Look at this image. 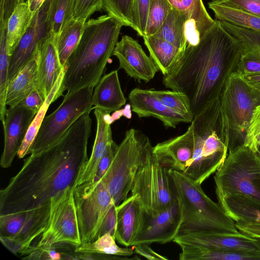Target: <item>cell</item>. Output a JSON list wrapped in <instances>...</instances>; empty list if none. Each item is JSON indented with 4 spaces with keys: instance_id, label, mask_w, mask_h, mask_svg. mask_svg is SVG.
I'll return each mask as SVG.
<instances>
[{
    "instance_id": "obj_1",
    "label": "cell",
    "mask_w": 260,
    "mask_h": 260,
    "mask_svg": "<svg viewBox=\"0 0 260 260\" xmlns=\"http://www.w3.org/2000/svg\"><path fill=\"white\" fill-rule=\"evenodd\" d=\"M89 113L78 117L55 144L24 160L21 170L0 191V215L33 209L74 187L88 160Z\"/></svg>"
},
{
    "instance_id": "obj_2",
    "label": "cell",
    "mask_w": 260,
    "mask_h": 260,
    "mask_svg": "<svg viewBox=\"0 0 260 260\" xmlns=\"http://www.w3.org/2000/svg\"><path fill=\"white\" fill-rule=\"evenodd\" d=\"M244 48L219 20L195 45H187L179 60L162 78L164 86L185 94L193 118L219 98L237 71Z\"/></svg>"
},
{
    "instance_id": "obj_3",
    "label": "cell",
    "mask_w": 260,
    "mask_h": 260,
    "mask_svg": "<svg viewBox=\"0 0 260 260\" xmlns=\"http://www.w3.org/2000/svg\"><path fill=\"white\" fill-rule=\"evenodd\" d=\"M123 26L118 19L108 14L85 22L79 42L64 66L58 98L63 95L65 91L95 87L113 55Z\"/></svg>"
},
{
    "instance_id": "obj_4",
    "label": "cell",
    "mask_w": 260,
    "mask_h": 260,
    "mask_svg": "<svg viewBox=\"0 0 260 260\" xmlns=\"http://www.w3.org/2000/svg\"><path fill=\"white\" fill-rule=\"evenodd\" d=\"M194 137L192 156L183 172L202 184L215 173L228 153L229 133L217 98L196 115L190 124Z\"/></svg>"
},
{
    "instance_id": "obj_5",
    "label": "cell",
    "mask_w": 260,
    "mask_h": 260,
    "mask_svg": "<svg viewBox=\"0 0 260 260\" xmlns=\"http://www.w3.org/2000/svg\"><path fill=\"white\" fill-rule=\"evenodd\" d=\"M181 216L179 234L198 232L238 233L220 205L183 172L169 170Z\"/></svg>"
},
{
    "instance_id": "obj_6",
    "label": "cell",
    "mask_w": 260,
    "mask_h": 260,
    "mask_svg": "<svg viewBox=\"0 0 260 260\" xmlns=\"http://www.w3.org/2000/svg\"><path fill=\"white\" fill-rule=\"evenodd\" d=\"M153 147L142 132L135 128L126 132L109 168L100 179L116 206L128 197L135 177Z\"/></svg>"
},
{
    "instance_id": "obj_7",
    "label": "cell",
    "mask_w": 260,
    "mask_h": 260,
    "mask_svg": "<svg viewBox=\"0 0 260 260\" xmlns=\"http://www.w3.org/2000/svg\"><path fill=\"white\" fill-rule=\"evenodd\" d=\"M214 179L217 200L241 195L260 204V152L243 145L229 152Z\"/></svg>"
},
{
    "instance_id": "obj_8",
    "label": "cell",
    "mask_w": 260,
    "mask_h": 260,
    "mask_svg": "<svg viewBox=\"0 0 260 260\" xmlns=\"http://www.w3.org/2000/svg\"><path fill=\"white\" fill-rule=\"evenodd\" d=\"M219 98L229 133V153L244 145L253 111L260 104V93L236 71L228 79Z\"/></svg>"
},
{
    "instance_id": "obj_9",
    "label": "cell",
    "mask_w": 260,
    "mask_h": 260,
    "mask_svg": "<svg viewBox=\"0 0 260 260\" xmlns=\"http://www.w3.org/2000/svg\"><path fill=\"white\" fill-rule=\"evenodd\" d=\"M153 149L138 170L131 190L149 214H157L177 202L169 169L160 162Z\"/></svg>"
},
{
    "instance_id": "obj_10",
    "label": "cell",
    "mask_w": 260,
    "mask_h": 260,
    "mask_svg": "<svg viewBox=\"0 0 260 260\" xmlns=\"http://www.w3.org/2000/svg\"><path fill=\"white\" fill-rule=\"evenodd\" d=\"M58 244H68L75 247L81 244L73 186L66 188L50 199L47 226L24 255Z\"/></svg>"
},
{
    "instance_id": "obj_11",
    "label": "cell",
    "mask_w": 260,
    "mask_h": 260,
    "mask_svg": "<svg viewBox=\"0 0 260 260\" xmlns=\"http://www.w3.org/2000/svg\"><path fill=\"white\" fill-rule=\"evenodd\" d=\"M93 91L87 87L63 95L59 106L45 116L29 154H37L55 144L78 117L94 109L91 102Z\"/></svg>"
},
{
    "instance_id": "obj_12",
    "label": "cell",
    "mask_w": 260,
    "mask_h": 260,
    "mask_svg": "<svg viewBox=\"0 0 260 260\" xmlns=\"http://www.w3.org/2000/svg\"><path fill=\"white\" fill-rule=\"evenodd\" d=\"M74 196L81 244L93 242L115 203L100 180L74 187Z\"/></svg>"
},
{
    "instance_id": "obj_13",
    "label": "cell",
    "mask_w": 260,
    "mask_h": 260,
    "mask_svg": "<svg viewBox=\"0 0 260 260\" xmlns=\"http://www.w3.org/2000/svg\"><path fill=\"white\" fill-rule=\"evenodd\" d=\"M47 9L45 0L36 12L30 26L10 56L8 84L29 61L36 57L40 44L51 35Z\"/></svg>"
},
{
    "instance_id": "obj_14",
    "label": "cell",
    "mask_w": 260,
    "mask_h": 260,
    "mask_svg": "<svg viewBox=\"0 0 260 260\" xmlns=\"http://www.w3.org/2000/svg\"><path fill=\"white\" fill-rule=\"evenodd\" d=\"M177 244L187 243L216 250H236L260 255V247L254 238L240 232H190L177 235L173 241Z\"/></svg>"
},
{
    "instance_id": "obj_15",
    "label": "cell",
    "mask_w": 260,
    "mask_h": 260,
    "mask_svg": "<svg viewBox=\"0 0 260 260\" xmlns=\"http://www.w3.org/2000/svg\"><path fill=\"white\" fill-rule=\"evenodd\" d=\"M181 216L177 201L155 214H145L143 228L132 246L173 241L179 234Z\"/></svg>"
},
{
    "instance_id": "obj_16",
    "label": "cell",
    "mask_w": 260,
    "mask_h": 260,
    "mask_svg": "<svg viewBox=\"0 0 260 260\" xmlns=\"http://www.w3.org/2000/svg\"><path fill=\"white\" fill-rule=\"evenodd\" d=\"M113 55L118 60L119 68L139 82H149L159 70L138 42L127 35L117 43Z\"/></svg>"
},
{
    "instance_id": "obj_17",
    "label": "cell",
    "mask_w": 260,
    "mask_h": 260,
    "mask_svg": "<svg viewBox=\"0 0 260 260\" xmlns=\"http://www.w3.org/2000/svg\"><path fill=\"white\" fill-rule=\"evenodd\" d=\"M36 114L20 105L7 109L3 123L4 145L0 162L2 168L11 166Z\"/></svg>"
},
{
    "instance_id": "obj_18",
    "label": "cell",
    "mask_w": 260,
    "mask_h": 260,
    "mask_svg": "<svg viewBox=\"0 0 260 260\" xmlns=\"http://www.w3.org/2000/svg\"><path fill=\"white\" fill-rule=\"evenodd\" d=\"M128 100L132 110L139 118L153 117L160 120L166 127L176 128L180 123H191L192 118L166 106L150 89L135 88Z\"/></svg>"
},
{
    "instance_id": "obj_19",
    "label": "cell",
    "mask_w": 260,
    "mask_h": 260,
    "mask_svg": "<svg viewBox=\"0 0 260 260\" xmlns=\"http://www.w3.org/2000/svg\"><path fill=\"white\" fill-rule=\"evenodd\" d=\"M50 207V201L26 211V218L21 231L12 237H0L2 244L15 254L24 255L46 230L49 218Z\"/></svg>"
},
{
    "instance_id": "obj_20",
    "label": "cell",
    "mask_w": 260,
    "mask_h": 260,
    "mask_svg": "<svg viewBox=\"0 0 260 260\" xmlns=\"http://www.w3.org/2000/svg\"><path fill=\"white\" fill-rule=\"evenodd\" d=\"M116 241L125 246H132L141 232L146 212L137 195L131 194L116 206Z\"/></svg>"
},
{
    "instance_id": "obj_21",
    "label": "cell",
    "mask_w": 260,
    "mask_h": 260,
    "mask_svg": "<svg viewBox=\"0 0 260 260\" xmlns=\"http://www.w3.org/2000/svg\"><path fill=\"white\" fill-rule=\"evenodd\" d=\"M194 151V137L191 126L183 134L157 143L153 152L160 162L169 169L183 172Z\"/></svg>"
},
{
    "instance_id": "obj_22",
    "label": "cell",
    "mask_w": 260,
    "mask_h": 260,
    "mask_svg": "<svg viewBox=\"0 0 260 260\" xmlns=\"http://www.w3.org/2000/svg\"><path fill=\"white\" fill-rule=\"evenodd\" d=\"M36 58L38 88L46 99L64 67L60 62L55 38L52 34L40 45Z\"/></svg>"
},
{
    "instance_id": "obj_23",
    "label": "cell",
    "mask_w": 260,
    "mask_h": 260,
    "mask_svg": "<svg viewBox=\"0 0 260 260\" xmlns=\"http://www.w3.org/2000/svg\"><path fill=\"white\" fill-rule=\"evenodd\" d=\"M173 7L186 15L187 45H195L215 22L202 0H169Z\"/></svg>"
},
{
    "instance_id": "obj_24",
    "label": "cell",
    "mask_w": 260,
    "mask_h": 260,
    "mask_svg": "<svg viewBox=\"0 0 260 260\" xmlns=\"http://www.w3.org/2000/svg\"><path fill=\"white\" fill-rule=\"evenodd\" d=\"M106 112L99 108H94L96 132L91 154L74 187L82 183L94 181L100 161L109 144L113 141L111 124L105 118Z\"/></svg>"
},
{
    "instance_id": "obj_25",
    "label": "cell",
    "mask_w": 260,
    "mask_h": 260,
    "mask_svg": "<svg viewBox=\"0 0 260 260\" xmlns=\"http://www.w3.org/2000/svg\"><path fill=\"white\" fill-rule=\"evenodd\" d=\"M94 108L109 113L120 109L126 103L117 70H113L101 77L95 86L91 98Z\"/></svg>"
},
{
    "instance_id": "obj_26",
    "label": "cell",
    "mask_w": 260,
    "mask_h": 260,
    "mask_svg": "<svg viewBox=\"0 0 260 260\" xmlns=\"http://www.w3.org/2000/svg\"><path fill=\"white\" fill-rule=\"evenodd\" d=\"M37 88V63L35 57L9 83L5 96L6 106L9 108L17 106Z\"/></svg>"
},
{
    "instance_id": "obj_27",
    "label": "cell",
    "mask_w": 260,
    "mask_h": 260,
    "mask_svg": "<svg viewBox=\"0 0 260 260\" xmlns=\"http://www.w3.org/2000/svg\"><path fill=\"white\" fill-rule=\"evenodd\" d=\"M218 204L235 222L260 223V204L241 195L218 199Z\"/></svg>"
},
{
    "instance_id": "obj_28",
    "label": "cell",
    "mask_w": 260,
    "mask_h": 260,
    "mask_svg": "<svg viewBox=\"0 0 260 260\" xmlns=\"http://www.w3.org/2000/svg\"><path fill=\"white\" fill-rule=\"evenodd\" d=\"M180 260H260V255L236 250H216L200 246L178 243Z\"/></svg>"
},
{
    "instance_id": "obj_29",
    "label": "cell",
    "mask_w": 260,
    "mask_h": 260,
    "mask_svg": "<svg viewBox=\"0 0 260 260\" xmlns=\"http://www.w3.org/2000/svg\"><path fill=\"white\" fill-rule=\"evenodd\" d=\"M150 58L163 75L168 74L181 58L183 51L172 44L154 36L143 37Z\"/></svg>"
},
{
    "instance_id": "obj_30",
    "label": "cell",
    "mask_w": 260,
    "mask_h": 260,
    "mask_svg": "<svg viewBox=\"0 0 260 260\" xmlns=\"http://www.w3.org/2000/svg\"><path fill=\"white\" fill-rule=\"evenodd\" d=\"M36 12H32L27 1L18 4L6 23V45L10 56L30 26Z\"/></svg>"
},
{
    "instance_id": "obj_31",
    "label": "cell",
    "mask_w": 260,
    "mask_h": 260,
    "mask_svg": "<svg viewBox=\"0 0 260 260\" xmlns=\"http://www.w3.org/2000/svg\"><path fill=\"white\" fill-rule=\"evenodd\" d=\"M186 22L187 17L185 14L173 7L162 25L153 36L184 51L187 45Z\"/></svg>"
},
{
    "instance_id": "obj_32",
    "label": "cell",
    "mask_w": 260,
    "mask_h": 260,
    "mask_svg": "<svg viewBox=\"0 0 260 260\" xmlns=\"http://www.w3.org/2000/svg\"><path fill=\"white\" fill-rule=\"evenodd\" d=\"M208 7L213 12L217 20L260 32V16L230 6L220 0H212L208 3Z\"/></svg>"
},
{
    "instance_id": "obj_33",
    "label": "cell",
    "mask_w": 260,
    "mask_h": 260,
    "mask_svg": "<svg viewBox=\"0 0 260 260\" xmlns=\"http://www.w3.org/2000/svg\"><path fill=\"white\" fill-rule=\"evenodd\" d=\"M63 74L64 67L57 81L46 98L45 103L36 114L28 128L25 138L17 155L19 158H22L29 154L30 149L40 129L49 106L52 103L58 99L57 92L60 86Z\"/></svg>"
},
{
    "instance_id": "obj_34",
    "label": "cell",
    "mask_w": 260,
    "mask_h": 260,
    "mask_svg": "<svg viewBox=\"0 0 260 260\" xmlns=\"http://www.w3.org/2000/svg\"><path fill=\"white\" fill-rule=\"evenodd\" d=\"M85 22L73 19L55 39L59 59L64 67L82 36Z\"/></svg>"
},
{
    "instance_id": "obj_35",
    "label": "cell",
    "mask_w": 260,
    "mask_h": 260,
    "mask_svg": "<svg viewBox=\"0 0 260 260\" xmlns=\"http://www.w3.org/2000/svg\"><path fill=\"white\" fill-rule=\"evenodd\" d=\"M47 17L51 32L56 39L73 19L74 0H46Z\"/></svg>"
},
{
    "instance_id": "obj_36",
    "label": "cell",
    "mask_w": 260,
    "mask_h": 260,
    "mask_svg": "<svg viewBox=\"0 0 260 260\" xmlns=\"http://www.w3.org/2000/svg\"><path fill=\"white\" fill-rule=\"evenodd\" d=\"M75 252L97 253L120 256H132L135 254L134 248H121L116 243L115 237L107 233L91 242L75 247Z\"/></svg>"
},
{
    "instance_id": "obj_37",
    "label": "cell",
    "mask_w": 260,
    "mask_h": 260,
    "mask_svg": "<svg viewBox=\"0 0 260 260\" xmlns=\"http://www.w3.org/2000/svg\"><path fill=\"white\" fill-rule=\"evenodd\" d=\"M9 60L6 45V26L0 23V119L2 123L7 110L5 96L8 85Z\"/></svg>"
},
{
    "instance_id": "obj_38",
    "label": "cell",
    "mask_w": 260,
    "mask_h": 260,
    "mask_svg": "<svg viewBox=\"0 0 260 260\" xmlns=\"http://www.w3.org/2000/svg\"><path fill=\"white\" fill-rule=\"evenodd\" d=\"M172 8L169 0H150L144 36L154 35L162 25Z\"/></svg>"
},
{
    "instance_id": "obj_39",
    "label": "cell",
    "mask_w": 260,
    "mask_h": 260,
    "mask_svg": "<svg viewBox=\"0 0 260 260\" xmlns=\"http://www.w3.org/2000/svg\"><path fill=\"white\" fill-rule=\"evenodd\" d=\"M220 22L227 31L242 43L244 53L260 57V32L238 27L224 21Z\"/></svg>"
},
{
    "instance_id": "obj_40",
    "label": "cell",
    "mask_w": 260,
    "mask_h": 260,
    "mask_svg": "<svg viewBox=\"0 0 260 260\" xmlns=\"http://www.w3.org/2000/svg\"><path fill=\"white\" fill-rule=\"evenodd\" d=\"M134 2V0H103V10L118 19L123 26L135 30Z\"/></svg>"
},
{
    "instance_id": "obj_41",
    "label": "cell",
    "mask_w": 260,
    "mask_h": 260,
    "mask_svg": "<svg viewBox=\"0 0 260 260\" xmlns=\"http://www.w3.org/2000/svg\"><path fill=\"white\" fill-rule=\"evenodd\" d=\"M152 93L168 107L193 119L189 100L182 92L150 89Z\"/></svg>"
},
{
    "instance_id": "obj_42",
    "label": "cell",
    "mask_w": 260,
    "mask_h": 260,
    "mask_svg": "<svg viewBox=\"0 0 260 260\" xmlns=\"http://www.w3.org/2000/svg\"><path fill=\"white\" fill-rule=\"evenodd\" d=\"M26 216V211L0 215V237H12L19 233Z\"/></svg>"
},
{
    "instance_id": "obj_43",
    "label": "cell",
    "mask_w": 260,
    "mask_h": 260,
    "mask_svg": "<svg viewBox=\"0 0 260 260\" xmlns=\"http://www.w3.org/2000/svg\"><path fill=\"white\" fill-rule=\"evenodd\" d=\"M103 0H74L73 18L85 22L95 12L103 10Z\"/></svg>"
},
{
    "instance_id": "obj_44",
    "label": "cell",
    "mask_w": 260,
    "mask_h": 260,
    "mask_svg": "<svg viewBox=\"0 0 260 260\" xmlns=\"http://www.w3.org/2000/svg\"><path fill=\"white\" fill-rule=\"evenodd\" d=\"M150 0H134V14L135 31L143 37L146 26Z\"/></svg>"
},
{
    "instance_id": "obj_45",
    "label": "cell",
    "mask_w": 260,
    "mask_h": 260,
    "mask_svg": "<svg viewBox=\"0 0 260 260\" xmlns=\"http://www.w3.org/2000/svg\"><path fill=\"white\" fill-rule=\"evenodd\" d=\"M260 137V104L254 109L249 126L248 127L245 146L252 149L258 151L257 148V142Z\"/></svg>"
},
{
    "instance_id": "obj_46",
    "label": "cell",
    "mask_w": 260,
    "mask_h": 260,
    "mask_svg": "<svg viewBox=\"0 0 260 260\" xmlns=\"http://www.w3.org/2000/svg\"><path fill=\"white\" fill-rule=\"evenodd\" d=\"M237 71L242 75L260 73V57L243 53Z\"/></svg>"
},
{
    "instance_id": "obj_47",
    "label": "cell",
    "mask_w": 260,
    "mask_h": 260,
    "mask_svg": "<svg viewBox=\"0 0 260 260\" xmlns=\"http://www.w3.org/2000/svg\"><path fill=\"white\" fill-rule=\"evenodd\" d=\"M117 147L114 141L109 144L100 161L94 181L99 180L105 175L114 158Z\"/></svg>"
},
{
    "instance_id": "obj_48",
    "label": "cell",
    "mask_w": 260,
    "mask_h": 260,
    "mask_svg": "<svg viewBox=\"0 0 260 260\" xmlns=\"http://www.w3.org/2000/svg\"><path fill=\"white\" fill-rule=\"evenodd\" d=\"M230 6L260 16V0H220Z\"/></svg>"
},
{
    "instance_id": "obj_49",
    "label": "cell",
    "mask_w": 260,
    "mask_h": 260,
    "mask_svg": "<svg viewBox=\"0 0 260 260\" xmlns=\"http://www.w3.org/2000/svg\"><path fill=\"white\" fill-rule=\"evenodd\" d=\"M46 99L42 93L38 89L33 91L19 105H22L36 112H38L43 105Z\"/></svg>"
},
{
    "instance_id": "obj_50",
    "label": "cell",
    "mask_w": 260,
    "mask_h": 260,
    "mask_svg": "<svg viewBox=\"0 0 260 260\" xmlns=\"http://www.w3.org/2000/svg\"><path fill=\"white\" fill-rule=\"evenodd\" d=\"M55 247L45 249L37 250L27 255L23 259H51L57 260L61 259L62 254L57 252Z\"/></svg>"
},
{
    "instance_id": "obj_51",
    "label": "cell",
    "mask_w": 260,
    "mask_h": 260,
    "mask_svg": "<svg viewBox=\"0 0 260 260\" xmlns=\"http://www.w3.org/2000/svg\"><path fill=\"white\" fill-rule=\"evenodd\" d=\"M116 205H114L106 216L99 231L98 238L107 233H110L114 236L116 223Z\"/></svg>"
},
{
    "instance_id": "obj_52",
    "label": "cell",
    "mask_w": 260,
    "mask_h": 260,
    "mask_svg": "<svg viewBox=\"0 0 260 260\" xmlns=\"http://www.w3.org/2000/svg\"><path fill=\"white\" fill-rule=\"evenodd\" d=\"M135 253L142 256L149 260H167L168 258L164 256L155 251L149 244H141L132 246Z\"/></svg>"
},
{
    "instance_id": "obj_53",
    "label": "cell",
    "mask_w": 260,
    "mask_h": 260,
    "mask_svg": "<svg viewBox=\"0 0 260 260\" xmlns=\"http://www.w3.org/2000/svg\"><path fill=\"white\" fill-rule=\"evenodd\" d=\"M26 0H1L0 22L5 25L15 8L20 3Z\"/></svg>"
},
{
    "instance_id": "obj_54",
    "label": "cell",
    "mask_w": 260,
    "mask_h": 260,
    "mask_svg": "<svg viewBox=\"0 0 260 260\" xmlns=\"http://www.w3.org/2000/svg\"><path fill=\"white\" fill-rule=\"evenodd\" d=\"M238 230L253 238H260V223L235 222Z\"/></svg>"
},
{
    "instance_id": "obj_55",
    "label": "cell",
    "mask_w": 260,
    "mask_h": 260,
    "mask_svg": "<svg viewBox=\"0 0 260 260\" xmlns=\"http://www.w3.org/2000/svg\"><path fill=\"white\" fill-rule=\"evenodd\" d=\"M241 75L251 87L260 93V73L241 74Z\"/></svg>"
},
{
    "instance_id": "obj_56",
    "label": "cell",
    "mask_w": 260,
    "mask_h": 260,
    "mask_svg": "<svg viewBox=\"0 0 260 260\" xmlns=\"http://www.w3.org/2000/svg\"><path fill=\"white\" fill-rule=\"evenodd\" d=\"M30 10L32 12H36L39 10L44 3L45 0H26Z\"/></svg>"
},
{
    "instance_id": "obj_57",
    "label": "cell",
    "mask_w": 260,
    "mask_h": 260,
    "mask_svg": "<svg viewBox=\"0 0 260 260\" xmlns=\"http://www.w3.org/2000/svg\"><path fill=\"white\" fill-rule=\"evenodd\" d=\"M257 148L258 150L259 151H260V137L257 142Z\"/></svg>"
},
{
    "instance_id": "obj_58",
    "label": "cell",
    "mask_w": 260,
    "mask_h": 260,
    "mask_svg": "<svg viewBox=\"0 0 260 260\" xmlns=\"http://www.w3.org/2000/svg\"><path fill=\"white\" fill-rule=\"evenodd\" d=\"M256 239L257 245L260 247V238H254Z\"/></svg>"
},
{
    "instance_id": "obj_59",
    "label": "cell",
    "mask_w": 260,
    "mask_h": 260,
    "mask_svg": "<svg viewBox=\"0 0 260 260\" xmlns=\"http://www.w3.org/2000/svg\"><path fill=\"white\" fill-rule=\"evenodd\" d=\"M259 152H260V151H259Z\"/></svg>"
}]
</instances>
